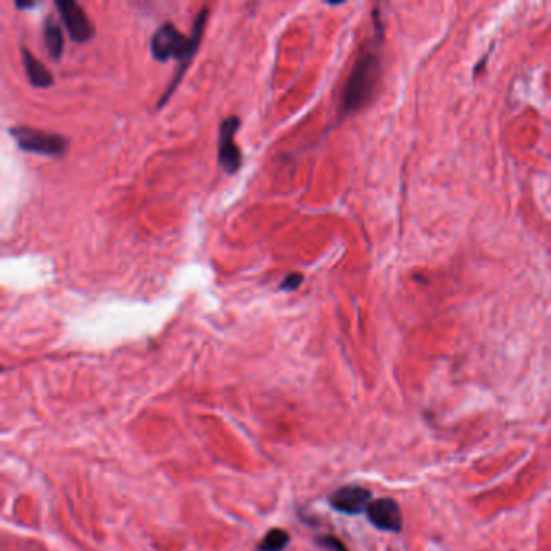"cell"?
<instances>
[{
  "mask_svg": "<svg viewBox=\"0 0 551 551\" xmlns=\"http://www.w3.org/2000/svg\"><path fill=\"white\" fill-rule=\"evenodd\" d=\"M302 281H304V275H302L301 272H293V274H288L285 278H283L280 283V290L286 293L296 291L297 288L302 285Z\"/></svg>",
  "mask_w": 551,
  "mask_h": 551,
  "instance_id": "11",
  "label": "cell"
},
{
  "mask_svg": "<svg viewBox=\"0 0 551 551\" xmlns=\"http://www.w3.org/2000/svg\"><path fill=\"white\" fill-rule=\"evenodd\" d=\"M372 493L370 490L364 488L361 485H345L341 488L335 490L330 495V504L331 508L343 514H359L362 511H367L370 501Z\"/></svg>",
  "mask_w": 551,
  "mask_h": 551,
  "instance_id": "6",
  "label": "cell"
},
{
  "mask_svg": "<svg viewBox=\"0 0 551 551\" xmlns=\"http://www.w3.org/2000/svg\"><path fill=\"white\" fill-rule=\"evenodd\" d=\"M8 133L24 152L47 157H63L69 147L68 138L58 133H49L29 126H12Z\"/></svg>",
  "mask_w": 551,
  "mask_h": 551,
  "instance_id": "3",
  "label": "cell"
},
{
  "mask_svg": "<svg viewBox=\"0 0 551 551\" xmlns=\"http://www.w3.org/2000/svg\"><path fill=\"white\" fill-rule=\"evenodd\" d=\"M367 518L377 529L385 532H400L403 529V514L398 503L391 498L372 501L367 508Z\"/></svg>",
  "mask_w": 551,
  "mask_h": 551,
  "instance_id": "7",
  "label": "cell"
},
{
  "mask_svg": "<svg viewBox=\"0 0 551 551\" xmlns=\"http://www.w3.org/2000/svg\"><path fill=\"white\" fill-rule=\"evenodd\" d=\"M38 2H15V7L18 10H28V8H33L36 7Z\"/></svg>",
  "mask_w": 551,
  "mask_h": 551,
  "instance_id": "13",
  "label": "cell"
},
{
  "mask_svg": "<svg viewBox=\"0 0 551 551\" xmlns=\"http://www.w3.org/2000/svg\"><path fill=\"white\" fill-rule=\"evenodd\" d=\"M290 545V534L283 529H272L257 545V551H285Z\"/></svg>",
  "mask_w": 551,
  "mask_h": 551,
  "instance_id": "10",
  "label": "cell"
},
{
  "mask_svg": "<svg viewBox=\"0 0 551 551\" xmlns=\"http://www.w3.org/2000/svg\"><path fill=\"white\" fill-rule=\"evenodd\" d=\"M241 126L240 117L230 115L220 123L218 128V151L217 161L228 175H235L242 165L241 149L236 144V135Z\"/></svg>",
  "mask_w": 551,
  "mask_h": 551,
  "instance_id": "4",
  "label": "cell"
},
{
  "mask_svg": "<svg viewBox=\"0 0 551 551\" xmlns=\"http://www.w3.org/2000/svg\"><path fill=\"white\" fill-rule=\"evenodd\" d=\"M44 44H46L51 58L60 60L65 39H63L62 28L54 19H46V23H44Z\"/></svg>",
  "mask_w": 551,
  "mask_h": 551,
  "instance_id": "9",
  "label": "cell"
},
{
  "mask_svg": "<svg viewBox=\"0 0 551 551\" xmlns=\"http://www.w3.org/2000/svg\"><path fill=\"white\" fill-rule=\"evenodd\" d=\"M381 76V58L377 42L369 41L361 49L354 67L341 94V112L351 115L364 108L372 101Z\"/></svg>",
  "mask_w": 551,
  "mask_h": 551,
  "instance_id": "2",
  "label": "cell"
},
{
  "mask_svg": "<svg viewBox=\"0 0 551 551\" xmlns=\"http://www.w3.org/2000/svg\"><path fill=\"white\" fill-rule=\"evenodd\" d=\"M317 543H319L320 547H324L330 551H347L345 543L341 542L340 538L334 537V535H325V537H320L319 540H317Z\"/></svg>",
  "mask_w": 551,
  "mask_h": 551,
  "instance_id": "12",
  "label": "cell"
},
{
  "mask_svg": "<svg viewBox=\"0 0 551 551\" xmlns=\"http://www.w3.org/2000/svg\"><path fill=\"white\" fill-rule=\"evenodd\" d=\"M208 18V8L202 7L201 12L197 13L192 24V33L190 36L178 31L173 23H163L156 33L152 34L151 39V54L157 62H168L170 58H175L176 62H180V68L170 83V86L167 88V91L163 92V96L158 101L157 108H162L168 102V99L173 96L178 84L181 83L183 76H185L186 69L190 68L191 60L195 58L199 44L202 41V34H204L206 23Z\"/></svg>",
  "mask_w": 551,
  "mask_h": 551,
  "instance_id": "1",
  "label": "cell"
},
{
  "mask_svg": "<svg viewBox=\"0 0 551 551\" xmlns=\"http://www.w3.org/2000/svg\"><path fill=\"white\" fill-rule=\"evenodd\" d=\"M56 8L60 15L62 23L65 24V29L72 38V41L78 44H86L91 41L96 34V26L92 19L88 17L84 8L78 2L73 0H57Z\"/></svg>",
  "mask_w": 551,
  "mask_h": 551,
  "instance_id": "5",
  "label": "cell"
},
{
  "mask_svg": "<svg viewBox=\"0 0 551 551\" xmlns=\"http://www.w3.org/2000/svg\"><path fill=\"white\" fill-rule=\"evenodd\" d=\"M22 60L26 73L28 81L33 88L47 89L54 84V74L44 63L33 56V52L26 47H22Z\"/></svg>",
  "mask_w": 551,
  "mask_h": 551,
  "instance_id": "8",
  "label": "cell"
}]
</instances>
